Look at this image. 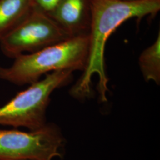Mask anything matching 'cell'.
I'll list each match as a JSON object with an SVG mask.
<instances>
[{
  "label": "cell",
  "mask_w": 160,
  "mask_h": 160,
  "mask_svg": "<svg viewBox=\"0 0 160 160\" xmlns=\"http://www.w3.org/2000/svg\"><path fill=\"white\" fill-rule=\"evenodd\" d=\"M160 10V0H91L88 61L83 74L71 90V95L81 98L90 96L92 78L96 75L100 99L103 102H106L109 80L106 71L104 51L110 36L126 20L154 17Z\"/></svg>",
  "instance_id": "6da1fadb"
},
{
  "label": "cell",
  "mask_w": 160,
  "mask_h": 160,
  "mask_svg": "<svg viewBox=\"0 0 160 160\" xmlns=\"http://www.w3.org/2000/svg\"><path fill=\"white\" fill-rule=\"evenodd\" d=\"M89 34L71 37L39 51L15 58L8 67H0V79L12 84H31L43 75L59 70L86 69L89 54Z\"/></svg>",
  "instance_id": "7a4b0ae2"
},
{
  "label": "cell",
  "mask_w": 160,
  "mask_h": 160,
  "mask_svg": "<svg viewBox=\"0 0 160 160\" xmlns=\"http://www.w3.org/2000/svg\"><path fill=\"white\" fill-rule=\"evenodd\" d=\"M71 70H59L45 75L30 84L0 107V126L34 130L46 123V110L52 92L71 80Z\"/></svg>",
  "instance_id": "3957f363"
},
{
  "label": "cell",
  "mask_w": 160,
  "mask_h": 160,
  "mask_svg": "<svg viewBox=\"0 0 160 160\" xmlns=\"http://www.w3.org/2000/svg\"><path fill=\"white\" fill-rule=\"evenodd\" d=\"M65 144L53 123L28 131L0 129V160H53L62 157Z\"/></svg>",
  "instance_id": "277c9868"
},
{
  "label": "cell",
  "mask_w": 160,
  "mask_h": 160,
  "mask_svg": "<svg viewBox=\"0 0 160 160\" xmlns=\"http://www.w3.org/2000/svg\"><path fill=\"white\" fill-rule=\"evenodd\" d=\"M71 37L51 17L32 10L23 21L0 39L3 54L14 59L26 52L33 53Z\"/></svg>",
  "instance_id": "5b68a950"
},
{
  "label": "cell",
  "mask_w": 160,
  "mask_h": 160,
  "mask_svg": "<svg viewBox=\"0 0 160 160\" xmlns=\"http://www.w3.org/2000/svg\"><path fill=\"white\" fill-rule=\"evenodd\" d=\"M50 17L71 36L88 34L91 0H61Z\"/></svg>",
  "instance_id": "8992f818"
},
{
  "label": "cell",
  "mask_w": 160,
  "mask_h": 160,
  "mask_svg": "<svg viewBox=\"0 0 160 160\" xmlns=\"http://www.w3.org/2000/svg\"><path fill=\"white\" fill-rule=\"evenodd\" d=\"M30 0H0V39L29 15Z\"/></svg>",
  "instance_id": "52a82bcc"
},
{
  "label": "cell",
  "mask_w": 160,
  "mask_h": 160,
  "mask_svg": "<svg viewBox=\"0 0 160 160\" xmlns=\"http://www.w3.org/2000/svg\"><path fill=\"white\" fill-rule=\"evenodd\" d=\"M139 67L146 81L160 84V32L150 46L144 49L138 59Z\"/></svg>",
  "instance_id": "ba28073f"
},
{
  "label": "cell",
  "mask_w": 160,
  "mask_h": 160,
  "mask_svg": "<svg viewBox=\"0 0 160 160\" xmlns=\"http://www.w3.org/2000/svg\"><path fill=\"white\" fill-rule=\"evenodd\" d=\"M61 0H30L33 9L50 16Z\"/></svg>",
  "instance_id": "9c48e42d"
},
{
  "label": "cell",
  "mask_w": 160,
  "mask_h": 160,
  "mask_svg": "<svg viewBox=\"0 0 160 160\" xmlns=\"http://www.w3.org/2000/svg\"><path fill=\"white\" fill-rule=\"evenodd\" d=\"M122 1H142V0H122Z\"/></svg>",
  "instance_id": "30bf717a"
}]
</instances>
